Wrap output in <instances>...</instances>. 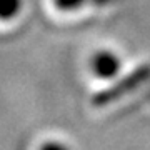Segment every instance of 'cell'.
I'll list each match as a JSON object with an SVG mask.
<instances>
[{
	"label": "cell",
	"instance_id": "obj_1",
	"mask_svg": "<svg viewBox=\"0 0 150 150\" xmlns=\"http://www.w3.org/2000/svg\"><path fill=\"white\" fill-rule=\"evenodd\" d=\"M118 67H120L118 59L115 55L108 54V52H100L92 60V69L100 77H110V75H113L118 70Z\"/></svg>",
	"mask_w": 150,
	"mask_h": 150
},
{
	"label": "cell",
	"instance_id": "obj_3",
	"mask_svg": "<svg viewBox=\"0 0 150 150\" xmlns=\"http://www.w3.org/2000/svg\"><path fill=\"white\" fill-rule=\"evenodd\" d=\"M54 2L60 10H65V12L74 10V8H77V7H80L83 4V0H54Z\"/></svg>",
	"mask_w": 150,
	"mask_h": 150
},
{
	"label": "cell",
	"instance_id": "obj_2",
	"mask_svg": "<svg viewBox=\"0 0 150 150\" xmlns=\"http://www.w3.org/2000/svg\"><path fill=\"white\" fill-rule=\"evenodd\" d=\"M22 0H0V20H10L18 15Z\"/></svg>",
	"mask_w": 150,
	"mask_h": 150
},
{
	"label": "cell",
	"instance_id": "obj_4",
	"mask_svg": "<svg viewBox=\"0 0 150 150\" xmlns=\"http://www.w3.org/2000/svg\"><path fill=\"white\" fill-rule=\"evenodd\" d=\"M40 150H67L64 147V145L57 144V142H48V144H45Z\"/></svg>",
	"mask_w": 150,
	"mask_h": 150
}]
</instances>
